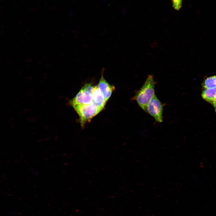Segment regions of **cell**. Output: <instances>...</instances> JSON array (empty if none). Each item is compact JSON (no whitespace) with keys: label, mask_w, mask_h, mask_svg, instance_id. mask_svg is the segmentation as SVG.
Wrapping results in <instances>:
<instances>
[{"label":"cell","mask_w":216,"mask_h":216,"mask_svg":"<svg viewBox=\"0 0 216 216\" xmlns=\"http://www.w3.org/2000/svg\"><path fill=\"white\" fill-rule=\"evenodd\" d=\"M79 117L82 127L91 121L94 116L102 110L93 103L89 104L76 105L72 106Z\"/></svg>","instance_id":"7a4b0ae2"},{"label":"cell","mask_w":216,"mask_h":216,"mask_svg":"<svg viewBox=\"0 0 216 216\" xmlns=\"http://www.w3.org/2000/svg\"><path fill=\"white\" fill-rule=\"evenodd\" d=\"M212 104L213 105L215 112L216 113V97L214 99Z\"/></svg>","instance_id":"30bf717a"},{"label":"cell","mask_w":216,"mask_h":216,"mask_svg":"<svg viewBox=\"0 0 216 216\" xmlns=\"http://www.w3.org/2000/svg\"><path fill=\"white\" fill-rule=\"evenodd\" d=\"M202 86L205 89L216 87V75L206 79L202 83Z\"/></svg>","instance_id":"ba28073f"},{"label":"cell","mask_w":216,"mask_h":216,"mask_svg":"<svg viewBox=\"0 0 216 216\" xmlns=\"http://www.w3.org/2000/svg\"><path fill=\"white\" fill-rule=\"evenodd\" d=\"M202 97L204 100L212 104L216 97V87L205 89L202 93Z\"/></svg>","instance_id":"52a82bcc"},{"label":"cell","mask_w":216,"mask_h":216,"mask_svg":"<svg viewBox=\"0 0 216 216\" xmlns=\"http://www.w3.org/2000/svg\"><path fill=\"white\" fill-rule=\"evenodd\" d=\"M92 94L82 87L74 97L70 101V104L73 106L91 104L93 103Z\"/></svg>","instance_id":"277c9868"},{"label":"cell","mask_w":216,"mask_h":216,"mask_svg":"<svg viewBox=\"0 0 216 216\" xmlns=\"http://www.w3.org/2000/svg\"><path fill=\"white\" fill-rule=\"evenodd\" d=\"M92 94L93 103L102 110L104 108L106 102L97 85L94 86Z\"/></svg>","instance_id":"8992f818"},{"label":"cell","mask_w":216,"mask_h":216,"mask_svg":"<svg viewBox=\"0 0 216 216\" xmlns=\"http://www.w3.org/2000/svg\"><path fill=\"white\" fill-rule=\"evenodd\" d=\"M163 104L155 94L147 105L146 112L157 122H161L163 121Z\"/></svg>","instance_id":"3957f363"},{"label":"cell","mask_w":216,"mask_h":216,"mask_svg":"<svg viewBox=\"0 0 216 216\" xmlns=\"http://www.w3.org/2000/svg\"><path fill=\"white\" fill-rule=\"evenodd\" d=\"M97 86L105 100L107 102L115 89L114 86L109 83L104 78L102 74Z\"/></svg>","instance_id":"5b68a950"},{"label":"cell","mask_w":216,"mask_h":216,"mask_svg":"<svg viewBox=\"0 0 216 216\" xmlns=\"http://www.w3.org/2000/svg\"><path fill=\"white\" fill-rule=\"evenodd\" d=\"M155 84L153 76L149 75L144 84L134 97V99L139 106L146 112L148 105L155 94Z\"/></svg>","instance_id":"6da1fadb"},{"label":"cell","mask_w":216,"mask_h":216,"mask_svg":"<svg viewBox=\"0 0 216 216\" xmlns=\"http://www.w3.org/2000/svg\"><path fill=\"white\" fill-rule=\"evenodd\" d=\"M173 8L177 10H179L182 5V0H172Z\"/></svg>","instance_id":"9c48e42d"}]
</instances>
